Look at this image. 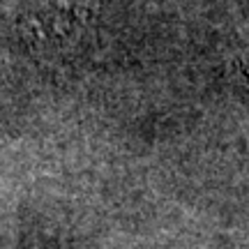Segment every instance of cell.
Wrapping results in <instances>:
<instances>
[{
  "mask_svg": "<svg viewBox=\"0 0 249 249\" xmlns=\"http://www.w3.org/2000/svg\"><path fill=\"white\" fill-rule=\"evenodd\" d=\"M247 71H249V67H247Z\"/></svg>",
  "mask_w": 249,
  "mask_h": 249,
  "instance_id": "obj_1",
  "label": "cell"
}]
</instances>
